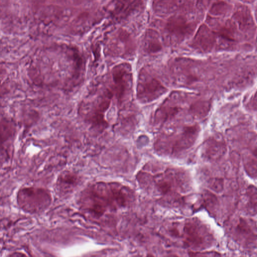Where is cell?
<instances>
[{
	"mask_svg": "<svg viewBox=\"0 0 257 257\" xmlns=\"http://www.w3.org/2000/svg\"><path fill=\"white\" fill-rule=\"evenodd\" d=\"M131 191L116 183L97 182L87 186L81 193V208L91 214L100 216L109 208L125 206L130 198Z\"/></svg>",
	"mask_w": 257,
	"mask_h": 257,
	"instance_id": "obj_1",
	"label": "cell"
},
{
	"mask_svg": "<svg viewBox=\"0 0 257 257\" xmlns=\"http://www.w3.org/2000/svg\"><path fill=\"white\" fill-rule=\"evenodd\" d=\"M17 202L24 210L37 212L46 209L50 204L52 197L50 192L43 188L25 187L17 194Z\"/></svg>",
	"mask_w": 257,
	"mask_h": 257,
	"instance_id": "obj_2",
	"label": "cell"
},
{
	"mask_svg": "<svg viewBox=\"0 0 257 257\" xmlns=\"http://www.w3.org/2000/svg\"><path fill=\"white\" fill-rule=\"evenodd\" d=\"M167 91V89L156 78L142 69L137 86V97L141 102H152Z\"/></svg>",
	"mask_w": 257,
	"mask_h": 257,
	"instance_id": "obj_3",
	"label": "cell"
},
{
	"mask_svg": "<svg viewBox=\"0 0 257 257\" xmlns=\"http://www.w3.org/2000/svg\"><path fill=\"white\" fill-rule=\"evenodd\" d=\"M198 128L196 126H187L179 135L172 139L158 140L156 144V149L160 152L176 153L190 148L196 139Z\"/></svg>",
	"mask_w": 257,
	"mask_h": 257,
	"instance_id": "obj_4",
	"label": "cell"
},
{
	"mask_svg": "<svg viewBox=\"0 0 257 257\" xmlns=\"http://www.w3.org/2000/svg\"><path fill=\"white\" fill-rule=\"evenodd\" d=\"M182 233L184 243L187 246L203 248L211 244V234L207 228L198 221L192 220L186 222Z\"/></svg>",
	"mask_w": 257,
	"mask_h": 257,
	"instance_id": "obj_5",
	"label": "cell"
},
{
	"mask_svg": "<svg viewBox=\"0 0 257 257\" xmlns=\"http://www.w3.org/2000/svg\"><path fill=\"white\" fill-rule=\"evenodd\" d=\"M112 75L116 95L118 100L121 101L131 87L132 73L130 65L122 63L115 66Z\"/></svg>",
	"mask_w": 257,
	"mask_h": 257,
	"instance_id": "obj_6",
	"label": "cell"
},
{
	"mask_svg": "<svg viewBox=\"0 0 257 257\" xmlns=\"http://www.w3.org/2000/svg\"><path fill=\"white\" fill-rule=\"evenodd\" d=\"M80 182V176L76 172L65 170L57 178L55 186L56 192L61 196L68 195L74 191Z\"/></svg>",
	"mask_w": 257,
	"mask_h": 257,
	"instance_id": "obj_7",
	"label": "cell"
},
{
	"mask_svg": "<svg viewBox=\"0 0 257 257\" xmlns=\"http://www.w3.org/2000/svg\"><path fill=\"white\" fill-rule=\"evenodd\" d=\"M166 29L171 35L179 40H183L193 32L194 26L184 17L174 16L168 20Z\"/></svg>",
	"mask_w": 257,
	"mask_h": 257,
	"instance_id": "obj_8",
	"label": "cell"
},
{
	"mask_svg": "<svg viewBox=\"0 0 257 257\" xmlns=\"http://www.w3.org/2000/svg\"><path fill=\"white\" fill-rule=\"evenodd\" d=\"M214 40L212 33L203 25L200 26L196 33L192 41V45L196 49L207 51L212 48Z\"/></svg>",
	"mask_w": 257,
	"mask_h": 257,
	"instance_id": "obj_9",
	"label": "cell"
},
{
	"mask_svg": "<svg viewBox=\"0 0 257 257\" xmlns=\"http://www.w3.org/2000/svg\"><path fill=\"white\" fill-rule=\"evenodd\" d=\"M225 151V146L223 144L212 140L206 143L203 154L208 159H215L221 157Z\"/></svg>",
	"mask_w": 257,
	"mask_h": 257,
	"instance_id": "obj_10",
	"label": "cell"
},
{
	"mask_svg": "<svg viewBox=\"0 0 257 257\" xmlns=\"http://www.w3.org/2000/svg\"><path fill=\"white\" fill-rule=\"evenodd\" d=\"M234 229L236 236L241 237L247 241L256 238L257 234L254 233L253 228L245 220L241 219Z\"/></svg>",
	"mask_w": 257,
	"mask_h": 257,
	"instance_id": "obj_11",
	"label": "cell"
},
{
	"mask_svg": "<svg viewBox=\"0 0 257 257\" xmlns=\"http://www.w3.org/2000/svg\"><path fill=\"white\" fill-rule=\"evenodd\" d=\"M145 44V49L146 51L149 53H155L158 52L162 49L161 44L156 37L155 32H153L150 30L148 32Z\"/></svg>",
	"mask_w": 257,
	"mask_h": 257,
	"instance_id": "obj_12",
	"label": "cell"
},
{
	"mask_svg": "<svg viewBox=\"0 0 257 257\" xmlns=\"http://www.w3.org/2000/svg\"><path fill=\"white\" fill-rule=\"evenodd\" d=\"M248 197V208L252 212L257 210V189L254 186H249L247 190Z\"/></svg>",
	"mask_w": 257,
	"mask_h": 257,
	"instance_id": "obj_13",
	"label": "cell"
},
{
	"mask_svg": "<svg viewBox=\"0 0 257 257\" xmlns=\"http://www.w3.org/2000/svg\"><path fill=\"white\" fill-rule=\"evenodd\" d=\"M224 182L222 178H212L209 182V187L215 192H220L223 189Z\"/></svg>",
	"mask_w": 257,
	"mask_h": 257,
	"instance_id": "obj_14",
	"label": "cell"
},
{
	"mask_svg": "<svg viewBox=\"0 0 257 257\" xmlns=\"http://www.w3.org/2000/svg\"><path fill=\"white\" fill-rule=\"evenodd\" d=\"M245 169L249 175L257 177V161L251 160L245 165Z\"/></svg>",
	"mask_w": 257,
	"mask_h": 257,
	"instance_id": "obj_15",
	"label": "cell"
},
{
	"mask_svg": "<svg viewBox=\"0 0 257 257\" xmlns=\"http://www.w3.org/2000/svg\"><path fill=\"white\" fill-rule=\"evenodd\" d=\"M190 257H219L216 253H191Z\"/></svg>",
	"mask_w": 257,
	"mask_h": 257,
	"instance_id": "obj_16",
	"label": "cell"
},
{
	"mask_svg": "<svg viewBox=\"0 0 257 257\" xmlns=\"http://www.w3.org/2000/svg\"><path fill=\"white\" fill-rule=\"evenodd\" d=\"M136 257H154L151 255H147L146 256H136Z\"/></svg>",
	"mask_w": 257,
	"mask_h": 257,
	"instance_id": "obj_17",
	"label": "cell"
}]
</instances>
